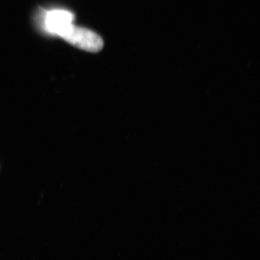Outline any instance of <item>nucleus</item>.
<instances>
[{
    "label": "nucleus",
    "instance_id": "nucleus-1",
    "mask_svg": "<svg viewBox=\"0 0 260 260\" xmlns=\"http://www.w3.org/2000/svg\"><path fill=\"white\" fill-rule=\"evenodd\" d=\"M56 35L75 47L88 52H98L104 47L103 39L95 32L82 27L75 26L72 23L59 30Z\"/></svg>",
    "mask_w": 260,
    "mask_h": 260
},
{
    "label": "nucleus",
    "instance_id": "nucleus-2",
    "mask_svg": "<svg viewBox=\"0 0 260 260\" xmlns=\"http://www.w3.org/2000/svg\"><path fill=\"white\" fill-rule=\"evenodd\" d=\"M74 16L64 10H53L46 16V26L49 31L54 34L72 23Z\"/></svg>",
    "mask_w": 260,
    "mask_h": 260
}]
</instances>
